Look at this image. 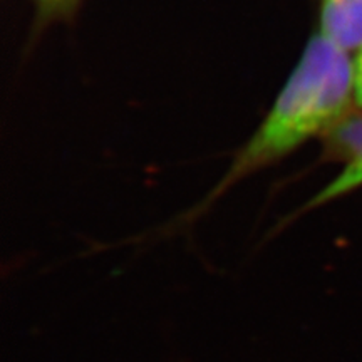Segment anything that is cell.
Returning a JSON list of instances; mask_svg holds the SVG:
<instances>
[{
    "label": "cell",
    "mask_w": 362,
    "mask_h": 362,
    "mask_svg": "<svg viewBox=\"0 0 362 362\" xmlns=\"http://www.w3.org/2000/svg\"><path fill=\"white\" fill-rule=\"evenodd\" d=\"M35 2L44 19H57L74 11L81 0H35Z\"/></svg>",
    "instance_id": "3957f363"
},
{
    "label": "cell",
    "mask_w": 362,
    "mask_h": 362,
    "mask_svg": "<svg viewBox=\"0 0 362 362\" xmlns=\"http://www.w3.org/2000/svg\"><path fill=\"white\" fill-rule=\"evenodd\" d=\"M354 103V61L317 33L309 40L277 101L243 146L214 197L252 171L287 156L317 134H325Z\"/></svg>",
    "instance_id": "6da1fadb"
},
{
    "label": "cell",
    "mask_w": 362,
    "mask_h": 362,
    "mask_svg": "<svg viewBox=\"0 0 362 362\" xmlns=\"http://www.w3.org/2000/svg\"><path fill=\"white\" fill-rule=\"evenodd\" d=\"M319 33L347 52L362 49V0H322Z\"/></svg>",
    "instance_id": "7a4b0ae2"
},
{
    "label": "cell",
    "mask_w": 362,
    "mask_h": 362,
    "mask_svg": "<svg viewBox=\"0 0 362 362\" xmlns=\"http://www.w3.org/2000/svg\"><path fill=\"white\" fill-rule=\"evenodd\" d=\"M354 61V104L362 110V49L357 51Z\"/></svg>",
    "instance_id": "277c9868"
}]
</instances>
